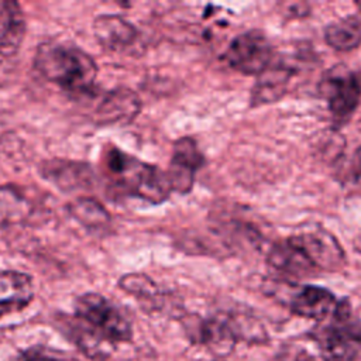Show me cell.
Here are the masks:
<instances>
[{
  "instance_id": "1",
  "label": "cell",
  "mask_w": 361,
  "mask_h": 361,
  "mask_svg": "<svg viewBox=\"0 0 361 361\" xmlns=\"http://www.w3.org/2000/svg\"><path fill=\"white\" fill-rule=\"evenodd\" d=\"M102 166L111 188L118 195L138 197L152 204H161L169 199L172 189L166 172L116 145L103 147Z\"/></svg>"
},
{
  "instance_id": "2",
  "label": "cell",
  "mask_w": 361,
  "mask_h": 361,
  "mask_svg": "<svg viewBox=\"0 0 361 361\" xmlns=\"http://www.w3.org/2000/svg\"><path fill=\"white\" fill-rule=\"evenodd\" d=\"M34 68L48 82L72 94H92L99 73L94 59L75 44L41 42L34 55Z\"/></svg>"
},
{
  "instance_id": "3",
  "label": "cell",
  "mask_w": 361,
  "mask_h": 361,
  "mask_svg": "<svg viewBox=\"0 0 361 361\" xmlns=\"http://www.w3.org/2000/svg\"><path fill=\"white\" fill-rule=\"evenodd\" d=\"M319 93L327 100L336 130L344 127L361 103V75L343 66H334L319 83Z\"/></svg>"
},
{
  "instance_id": "4",
  "label": "cell",
  "mask_w": 361,
  "mask_h": 361,
  "mask_svg": "<svg viewBox=\"0 0 361 361\" xmlns=\"http://www.w3.org/2000/svg\"><path fill=\"white\" fill-rule=\"evenodd\" d=\"M75 316L113 343L130 341L133 329L128 319L107 298L86 292L75 300Z\"/></svg>"
},
{
  "instance_id": "5",
  "label": "cell",
  "mask_w": 361,
  "mask_h": 361,
  "mask_svg": "<svg viewBox=\"0 0 361 361\" xmlns=\"http://www.w3.org/2000/svg\"><path fill=\"white\" fill-rule=\"evenodd\" d=\"M223 59L243 75L258 76L272 63V45L264 32L250 30L231 39Z\"/></svg>"
},
{
  "instance_id": "6",
  "label": "cell",
  "mask_w": 361,
  "mask_h": 361,
  "mask_svg": "<svg viewBox=\"0 0 361 361\" xmlns=\"http://www.w3.org/2000/svg\"><path fill=\"white\" fill-rule=\"evenodd\" d=\"M289 238L300 248L316 271L336 272L345 264V254L340 241L322 226L299 228Z\"/></svg>"
},
{
  "instance_id": "7",
  "label": "cell",
  "mask_w": 361,
  "mask_h": 361,
  "mask_svg": "<svg viewBox=\"0 0 361 361\" xmlns=\"http://www.w3.org/2000/svg\"><path fill=\"white\" fill-rule=\"evenodd\" d=\"M204 165V157L200 152L193 137L178 138L172 147L169 168L166 172L171 189L179 195H186L193 189L197 171Z\"/></svg>"
},
{
  "instance_id": "8",
  "label": "cell",
  "mask_w": 361,
  "mask_h": 361,
  "mask_svg": "<svg viewBox=\"0 0 361 361\" xmlns=\"http://www.w3.org/2000/svg\"><path fill=\"white\" fill-rule=\"evenodd\" d=\"M38 172L44 179L66 193L89 189L96 182V175L89 164L66 158L45 159L39 164Z\"/></svg>"
},
{
  "instance_id": "9",
  "label": "cell",
  "mask_w": 361,
  "mask_h": 361,
  "mask_svg": "<svg viewBox=\"0 0 361 361\" xmlns=\"http://www.w3.org/2000/svg\"><path fill=\"white\" fill-rule=\"evenodd\" d=\"M141 111V100L127 87H116L100 100L94 110V123L99 126L130 124Z\"/></svg>"
},
{
  "instance_id": "10",
  "label": "cell",
  "mask_w": 361,
  "mask_h": 361,
  "mask_svg": "<svg viewBox=\"0 0 361 361\" xmlns=\"http://www.w3.org/2000/svg\"><path fill=\"white\" fill-rule=\"evenodd\" d=\"M340 300L331 290L317 285L302 286L290 300V312L299 317L323 322L333 317Z\"/></svg>"
},
{
  "instance_id": "11",
  "label": "cell",
  "mask_w": 361,
  "mask_h": 361,
  "mask_svg": "<svg viewBox=\"0 0 361 361\" xmlns=\"http://www.w3.org/2000/svg\"><path fill=\"white\" fill-rule=\"evenodd\" d=\"M293 73V66L281 62L271 63L257 76L250 93V106L259 107L281 100L288 90Z\"/></svg>"
},
{
  "instance_id": "12",
  "label": "cell",
  "mask_w": 361,
  "mask_h": 361,
  "mask_svg": "<svg viewBox=\"0 0 361 361\" xmlns=\"http://www.w3.org/2000/svg\"><path fill=\"white\" fill-rule=\"evenodd\" d=\"M93 32L102 47L110 51L130 49L138 39L140 31L118 14H100L93 21Z\"/></svg>"
},
{
  "instance_id": "13",
  "label": "cell",
  "mask_w": 361,
  "mask_h": 361,
  "mask_svg": "<svg viewBox=\"0 0 361 361\" xmlns=\"http://www.w3.org/2000/svg\"><path fill=\"white\" fill-rule=\"evenodd\" d=\"M267 261L271 268L292 278L309 276L316 271L300 248L289 237L271 245Z\"/></svg>"
},
{
  "instance_id": "14",
  "label": "cell",
  "mask_w": 361,
  "mask_h": 361,
  "mask_svg": "<svg viewBox=\"0 0 361 361\" xmlns=\"http://www.w3.org/2000/svg\"><path fill=\"white\" fill-rule=\"evenodd\" d=\"M25 23L23 10L16 1H0V55H13L23 41Z\"/></svg>"
},
{
  "instance_id": "15",
  "label": "cell",
  "mask_w": 361,
  "mask_h": 361,
  "mask_svg": "<svg viewBox=\"0 0 361 361\" xmlns=\"http://www.w3.org/2000/svg\"><path fill=\"white\" fill-rule=\"evenodd\" d=\"M71 340L75 345L90 360L104 361L107 360L116 348V343L110 341L89 324L82 322L75 316L73 323L68 324Z\"/></svg>"
},
{
  "instance_id": "16",
  "label": "cell",
  "mask_w": 361,
  "mask_h": 361,
  "mask_svg": "<svg viewBox=\"0 0 361 361\" xmlns=\"http://www.w3.org/2000/svg\"><path fill=\"white\" fill-rule=\"evenodd\" d=\"M32 203L16 185H0V228L16 226L28 219Z\"/></svg>"
},
{
  "instance_id": "17",
  "label": "cell",
  "mask_w": 361,
  "mask_h": 361,
  "mask_svg": "<svg viewBox=\"0 0 361 361\" xmlns=\"http://www.w3.org/2000/svg\"><path fill=\"white\" fill-rule=\"evenodd\" d=\"M326 44L338 52H350L361 45V20L354 16L344 17L324 28Z\"/></svg>"
},
{
  "instance_id": "18",
  "label": "cell",
  "mask_w": 361,
  "mask_h": 361,
  "mask_svg": "<svg viewBox=\"0 0 361 361\" xmlns=\"http://www.w3.org/2000/svg\"><path fill=\"white\" fill-rule=\"evenodd\" d=\"M118 286L128 295L137 298V300L149 310H157L161 307V292L158 285L145 274L133 272L126 274L118 279Z\"/></svg>"
},
{
  "instance_id": "19",
  "label": "cell",
  "mask_w": 361,
  "mask_h": 361,
  "mask_svg": "<svg viewBox=\"0 0 361 361\" xmlns=\"http://www.w3.org/2000/svg\"><path fill=\"white\" fill-rule=\"evenodd\" d=\"M66 209L76 221L87 228H106L111 221L109 210L94 197L79 196Z\"/></svg>"
},
{
  "instance_id": "20",
  "label": "cell",
  "mask_w": 361,
  "mask_h": 361,
  "mask_svg": "<svg viewBox=\"0 0 361 361\" xmlns=\"http://www.w3.org/2000/svg\"><path fill=\"white\" fill-rule=\"evenodd\" d=\"M32 300V290L31 288H25V289H20L16 295L0 299V319L14 313V312H20L24 307H27Z\"/></svg>"
},
{
  "instance_id": "21",
  "label": "cell",
  "mask_w": 361,
  "mask_h": 361,
  "mask_svg": "<svg viewBox=\"0 0 361 361\" xmlns=\"http://www.w3.org/2000/svg\"><path fill=\"white\" fill-rule=\"evenodd\" d=\"M282 11H283L285 14H288L289 17H293V18H303V17L309 16L310 7H309L307 3L293 1V3L282 4Z\"/></svg>"
},
{
  "instance_id": "22",
  "label": "cell",
  "mask_w": 361,
  "mask_h": 361,
  "mask_svg": "<svg viewBox=\"0 0 361 361\" xmlns=\"http://www.w3.org/2000/svg\"><path fill=\"white\" fill-rule=\"evenodd\" d=\"M348 172L354 182H361V145L353 152L350 158Z\"/></svg>"
},
{
  "instance_id": "23",
  "label": "cell",
  "mask_w": 361,
  "mask_h": 361,
  "mask_svg": "<svg viewBox=\"0 0 361 361\" xmlns=\"http://www.w3.org/2000/svg\"><path fill=\"white\" fill-rule=\"evenodd\" d=\"M18 361H61L58 357L47 355L39 351H27Z\"/></svg>"
}]
</instances>
